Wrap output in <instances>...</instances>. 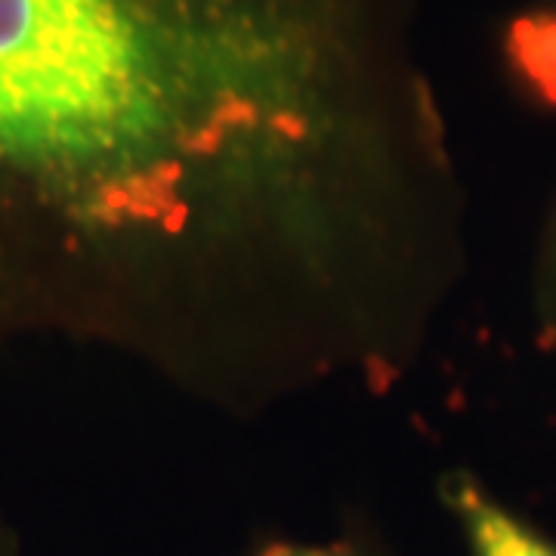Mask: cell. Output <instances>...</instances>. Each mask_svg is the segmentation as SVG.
Returning a JSON list of instances; mask_svg holds the SVG:
<instances>
[{"mask_svg":"<svg viewBox=\"0 0 556 556\" xmlns=\"http://www.w3.org/2000/svg\"><path fill=\"white\" fill-rule=\"evenodd\" d=\"M554 285H556V254H554Z\"/></svg>","mask_w":556,"mask_h":556,"instance_id":"5","label":"cell"},{"mask_svg":"<svg viewBox=\"0 0 556 556\" xmlns=\"http://www.w3.org/2000/svg\"><path fill=\"white\" fill-rule=\"evenodd\" d=\"M0 556H3V554H0Z\"/></svg>","mask_w":556,"mask_h":556,"instance_id":"6","label":"cell"},{"mask_svg":"<svg viewBox=\"0 0 556 556\" xmlns=\"http://www.w3.org/2000/svg\"><path fill=\"white\" fill-rule=\"evenodd\" d=\"M281 56L192 0H0V161L170 217L201 164L288 115Z\"/></svg>","mask_w":556,"mask_h":556,"instance_id":"1","label":"cell"},{"mask_svg":"<svg viewBox=\"0 0 556 556\" xmlns=\"http://www.w3.org/2000/svg\"><path fill=\"white\" fill-rule=\"evenodd\" d=\"M507 60L535 100L556 105V0L510 25Z\"/></svg>","mask_w":556,"mask_h":556,"instance_id":"3","label":"cell"},{"mask_svg":"<svg viewBox=\"0 0 556 556\" xmlns=\"http://www.w3.org/2000/svg\"><path fill=\"white\" fill-rule=\"evenodd\" d=\"M254 556H368L356 544L334 541V544H298V541H273L260 547Z\"/></svg>","mask_w":556,"mask_h":556,"instance_id":"4","label":"cell"},{"mask_svg":"<svg viewBox=\"0 0 556 556\" xmlns=\"http://www.w3.org/2000/svg\"><path fill=\"white\" fill-rule=\"evenodd\" d=\"M470 556H556V541L504 507L470 477H455L445 489Z\"/></svg>","mask_w":556,"mask_h":556,"instance_id":"2","label":"cell"}]
</instances>
